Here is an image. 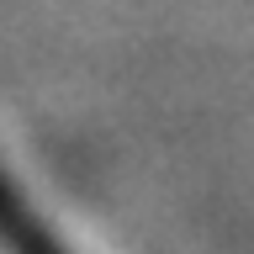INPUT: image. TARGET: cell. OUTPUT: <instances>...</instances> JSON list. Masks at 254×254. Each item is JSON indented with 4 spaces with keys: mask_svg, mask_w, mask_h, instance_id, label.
Instances as JSON below:
<instances>
[{
    "mask_svg": "<svg viewBox=\"0 0 254 254\" xmlns=\"http://www.w3.org/2000/svg\"><path fill=\"white\" fill-rule=\"evenodd\" d=\"M0 254H69V244H64V238L32 212V201L16 190L5 164H0Z\"/></svg>",
    "mask_w": 254,
    "mask_h": 254,
    "instance_id": "obj_1",
    "label": "cell"
}]
</instances>
